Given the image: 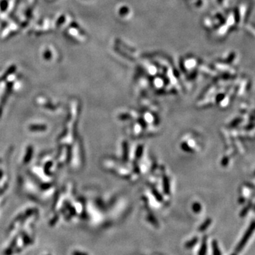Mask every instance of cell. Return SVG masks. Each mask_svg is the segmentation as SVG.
<instances>
[{"label": "cell", "instance_id": "6", "mask_svg": "<svg viewBox=\"0 0 255 255\" xmlns=\"http://www.w3.org/2000/svg\"><path fill=\"white\" fill-rule=\"evenodd\" d=\"M210 223H211V222H210V220H206V222H205V223H204L201 225V228H200V229H199V230H200V231H203V230H205L206 229L208 228V225H210Z\"/></svg>", "mask_w": 255, "mask_h": 255}, {"label": "cell", "instance_id": "2", "mask_svg": "<svg viewBox=\"0 0 255 255\" xmlns=\"http://www.w3.org/2000/svg\"><path fill=\"white\" fill-rule=\"evenodd\" d=\"M207 252V238L206 237H203V239L201 246L199 252V255H206Z\"/></svg>", "mask_w": 255, "mask_h": 255}, {"label": "cell", "instance_id": "4", "mask_svg": "<svg viewBox=\"0 0 255 255\" xmlns=\"http://www.w3.org/2000/svg\"><path fill=\"white\" fill-rule=\"evenodd\" d=\"M197 242H198V238L196 237V238H193V239L189 240V242H187L186 243L185 247L187 248V249H191V248L194 247L196 245Z\"/></svg>", "mask_w": 255, "mask_h": 255}, {"label": "cell", "instance_id": "5", "mask_svg": "<svg viewBox=\"0 0 255 255\" xmlns=\"http://www.w3.org/2000/svg\"><path fill=\"white\" fill-rule=\"evenodd\" d=\"M23 240H24V246H28V245H31V241L29 237L26 235H24V236L23 237Z\"/></svg>", "mask_w": 255, "mask_h": 255}, {"label": "cell", "instance_id": "9", "mask_svg": "<svg viewBox=\"0 0 255 255\" xmlns=\"http://www.w3.org/2000/svg\"><path fill=\"white\" fill-rule=\"evenodd\" d=\"M48 255H50V254H48Z\"/></svg>", "mask_w": 255, "mask_h": 255}, {"label": "cell", "instance_id": "3", "mask_svg": "<svg viewBox=\"0 0 255 255\" xmlns=\"http://www.w3.org/2000/svg\"><path fill=\"white\" fill-rule=\"evenodd\" d=\"M212 254L213 255H222L220 248L218 247V244L216 240H213L212 242Z\"/></svg>", "mask_w": 255, "mask_h": 255}, {"label": "cell", "instance_id": "1", "mask_svg": "<svg viewBox=\"0 0 255 255\" xmlns=\"http://www.w3.org/2000/svg\"><path fill=\"white\" fill-rule=\"evenodd\" d=\"M254 230H255V221H253L252 223L250 224L249 228H248L247 230V231L245 232L244 235H243L242 238L241 240L240 241L239 244L238 245V246H237L236 248H235V252L239 253L242 250L243 248L245 247V245H246L247 242H248V240H249V238H251L252 235Z\"/></svg>", "mask_w": 255, "mask_h": 255}, {"label": "cell", "instance_id": "8", "mask_svg": "<svg viewBox=\"0 0 255 255\" xmlns=\"http://www.w3.org/2000/svg\"><path fill=\"white\" fill-rule=\"evenodd\" d=\"M72 255H89V254L86 252H80L76 250V251H74L72 253Z\"/></svg>", "mask_w": 255, "mask_h": 255}, {"label": "cell", "instance_id": "7", "mask_svg": "<svg viewBox=\"0 0 255 255\" xmlns=\"http://www.w3.org/2000/svg\"><path fill=\"white\" fill-rule=\"evenodd\" d=\"M16 244H17V238H15L14 240H12V242H11L10 245H9L8 247L11 248V249H14V248H15L16 246Z\"/></svg>", "mask_w": 255, "mask_h": 255}]
</instances>
